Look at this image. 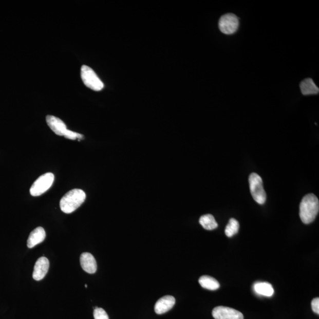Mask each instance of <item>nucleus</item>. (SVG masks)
<instances>
[{
	"label": "nucleus",
	"instance_id": "423d86ee",
	"mask_svg": "<svg viewBox=\"0 0 319 319\" xmlns=\"http://www.w3.org/2000/svg\"><path fill=\"white\" fill-rule=\"evenodd\" d=\"M218 25L222 33L231 35L237 31L239 25V20L234 14H226L220 18Z\"/></svg>",
	"mask_w": 319,
	"mask_h": 319
},
{
	"label": "nucleus",
	"instance_id": "6ab92c4d",
	"mask_svg": "<svg viewBox=\"0 0 319 319\" xmlns=\"http://www.w3.org/2000/svg\"><path fill=\"white\" fill-rule=\"evenodd\" d=\"M64 137L66 138V139L72 140L76 139L81 140L84 138V136L81 135V134L70 131V130L69 129L66 130Z\"/></svg>",
	"mask_w": 319,
	"mask_h": 319
},
{
	"label": "nucleus",
	"instance_id": "20e7f679",
	"mask_svg": "<svg viewBox=\"0 0 319 319\" xmlns=\"http://www.w3.org/2000/svg\"><path fill=\"white\" fill-rule=\"evenodd\" d=\"M81 76L83 82L88 88L96 91H100L104 88L103 82L90 67L83 65L81 68Z\"/></svg>",
	"mask_w": 319,
	"mask_h": 319
},
{
	"label": "nucleus",
	"instance_id": "a211bd4d",
	"mask_svg": "<svg viewBox=\"0 0 319 319\" xmlns=\"http://www.w3.org/2000/svg\"><path fill=\"white\" fill-rule=\"evenodd\" d=\"M93 317L95 319H109L108 314L105 311L98 307H95Z\"/></svg>",
	"mask_w": 319,
	"mask_h": 319
},
{
	"label": "nucleus",
	"instance_id": "ddd939ff",
	"mask_svg": "<svg viewBox=\"0 0 319 319\" xmlns=\"http://www.w3.org/2000/svg\"><path fill=\"white\" fill-rule=\"evenodd\" d=\"M301 92L304 96L309 95H316L319 92V89L315 84L312 79L306 78L300 84Z\"/></svg>",
	"mask_w": 319,
	"mask_h": 319
},
{
	"label": "nucleus",
	"instance_id": "dca6fc26",
	"mask_svg": "<svg viewBox=\"0 0 319 319\" xmlns=\"http://www.w3.org/2000/svg\"><path fill=\"white\" fill-rule=\"evenodd\" d=\"M201 226L207 230L211 231L216 229L218 227L214 216L211 214L204 215L201 216L199 219Z\"/></svg>",
	"mask_w": 319,
	"mask_h": 319
},
{
	"label": "nucleus",
	"instance_id": "f3484780",
	"mask_svg": "<svg viewBox=\"0 0 319 319\" xmlns=\"http://www.w3.org/2000/svg\"><path fill=\"white\" fill-rule=\"evenodd\" d=\"M239 229V223L238 220H236L234 218H231L229 220L226 228V235L228 237H232L235 234H237Z\"/></svg>",
	"mask_w": 319,
	"mask_h": 319
},
{
	"label": "nucleus",
	"instance_id": "f8f14e48",
	"mask_svg": "<svg viewBox=\"0 0 319 319\" xmlns=\"http://www.w3.org/2000/svg\"><path fill=\"white\" fill-rule=\"evenodd\" d=\"M46 238V232L42 227H37L31 232L27 239V247L32 248L42 243Z\"/></svg>",
	"mask_w": 319,
	"mask_h": 319
},
{
	"label": "nucleus",
	"instance_id": "9b49d317",
	"mask_svg": "<svg viewBox=\"0 0 319 319\" xmlns=\"http://www.w3.org/2000/svg\"><path fill=\"white\" fill-rule=\"evenodd\" d=\"M82 269L89 274H94L97 270V264L93 256L89 253H82L80 257Z\"/></svg>",
	"mask_w": 319,
	"mask_h": 319
},
{
	"label": "nucleus",
	"instance_id": "9d476101",
	"mask_svg": "<svg viewBox=\"0 0 319 319\" xmlns=\"http://www.w3.org/2000/svg\"><path fill=\"white\" fill-rule=\"evenodd\" d=\"M47 125L52 131L59 136H64L67 129L64 122L60 118L53 116H47L46 117Z\"/></svg>",
	"mask_w": 319,
	"mask_h": 319
},
{
	"label": "nucleus",
	"instance_id": "6e6552de",
	"mask_svg": "<svg viewBox=\"0 0 319 319\" xmlns=\"http://www.w3.org/2000/svg\"><path fill=\"white\" fill-rule=\"evenodd\" d=\"M49 259L45 257H41L35 263L33 278L35 280L40 281L46 276L49 269Z\"/></svg>",
	"mask_w": 319,
	"mask_h": 319
},
{
	"label": "nucleus",
	"instance_id": "2eb2a0df",
	"mask_svg": "<svg viewBox=\"0 0 319 319\" xmlns=\"http://www.w3.org/2000/svg\"><path fill=\"white\" fill-rule=\"evenodd\" d=\"M200 285L204 289L210 290H216L219 288L220 285L216 279L209 275H203L199 279Z\"/></svg>",
	"mask_w": 319,
	"mask_h": 319
},
{
	"label": "nucleus",
	"instance_id": "7ed1b4c3",
	"mask_svg": "<svg viewBox=\"0 0 319 319\" xmlns=\"http://www.w3.org/2000/svg\"><path fill=\"white\" fill-rule=\"evenodd\" d=\"M249 183L251 194L255 202L260 204H265L267 196L261 177L257 173H251L249 177Z\"/></svg>",
	"mask_w": 319,
	"mask_h": 319
},
{
	"label": "nucleus",
	"instance_id": "0eeeda50",
	"mask_svg": "<svg viewBox=\"0 0 319 319\" xmlns=\"http://www.w3.org/2000/svg\"><path fill=\"white\" fill-rule=\"evenodd\" d=\"M212 316L215 319H243L241 312L228 307L218 306L212 310Z\"/></svg>",
	"mask_w": 319,
	"mask_h": 319
},
{
	"label": "nucleus",
	"instance_id": "f257e3e1",
	"mask_svg": "<svg viewBox=\"0 0 319 319\" xmlns=\"http://www.w3.org/2000/svg\"><path fill=\"white\" fill-rule=\"evenodd\" d=\"M319 211V201L316 195H306L300 204V217L303 223L309 224L316 219Z\"/></svg>",
	"mask_w": 319,
	"mask_h": 319
},
{
	"label": "nucleus",
	"instance_id": "4468645a",
	"mask_svg": "<svg viewBox=\"0 0 319 319\" xmlns=\"http://www.w3.org/2000/svg\"><path fill=\"white\" fill-rule=\"evenodd\" d=\"M254 289L256 293L264 296L271 297L274 293L273 286L271 284L266 282L255 283Z\"/></svg>",
	"mask_w": 319,
	"mask_h": 319
},
{
	"label": "nucleus",
	"instance_id": "39448f33",
	"mask_svg": "<svg viewBox=\"0 0 319 319\" xmlns=\"http://www.w3.org/2000/svg\"><path fill=\"white\" fill-rule=\"evenodd\" d=\"M54 180V176L52 173H47L39 177L30 187V195L39 196L44 194L52 186Z\"/></svg>",
	"mask_w": 319,
	"mask_h": 319
},
{
	"label": "nucleus",
	"instance_id": "aec40b11",
	"mask_svg": "<svg viewBox=\"0 0 319 319\" xmlns=\"http://www.w3.org/2000/svg\"><path fill=\"white\" fill-rule=\"evenodd\" d=\"M312 309L315 313L319 314V298L318 297L314 298L311 303Z\"/></svg>",
	"mask_w": 319,
	"mask_h": 319
},
{
	"label": "nucleus",
	"instance_id": "f03ea898",
	"mask_svg": "<svg viewBox=\"0 0 319 319\" xmlns=\"http://www.w3.org/2000/svg\"><path fill=\"white\" fill-rule=\"evenodd\" d=\"M85 199V193L81 189H73L62 197L60 202L61 210L65 214H71L82 205Z\"/></svg>",
	"mask_w": 319,
	"mask_h": 319
},
{
	"label": "nucleus",
	"instance_id": "1a4fd4ad",
	"mask_svg": "<svg viewBox=\"0 0 319 319\" xmlns=\"http://www.w3.org/2000/svg\"><path fill=\"white\" fill-rule=\"evenodd\" d=\"M176 300L172 295H165L157 301L155 306V312L157 314H162L171 310L175 306Z\"/></svg>",
	"mask_w": 319,
	"mask_h": 319
}]
</instances>
